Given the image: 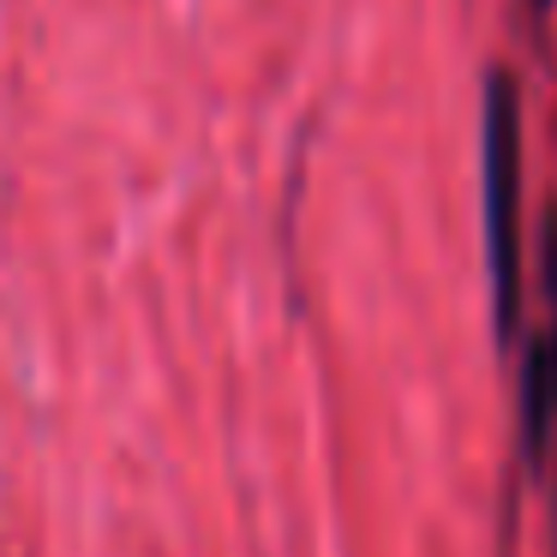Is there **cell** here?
I'll use <instances>...</instances> for the list:
<instances>
[{
    "label": "cell",
    "mask_w": 557,
    "mask_h": 557,
    "mask_svg": "<svg viewBox=\"0 0 557 557\" xmlns=\"http://www.w3.org/2000/svg\"><path fill=\"white\" fill-rule=\"evenodd\" d=\"M552 324L533 330V354L521 372V444L540 461L552 444V420H557V222H552Z\"/></svg>",
    "instance_id": "obj_2"
},
{
    "label": "cell",
    "mask_w": 557,
    "mask_h": 557,
    "mask_svg": "<svg viewBox=\"0 0 557 557\" xmlns=\"http://www.w3.org/2000/svg\"><path fill=\"white\" fill-rule=\"evenodd\" d=\"M521 102L516 78L497 66L485 78V234H492V276H497V330L516 336L521 318Z\"/></svg>",
    "instance_id": "obj_1"
},
{
    "label": "cell",
    "mask_w": 557,
    "mask_h": 557,
    "mask_svg": "<svg viewBox=\"0 0 557 557\" xmlns=\"http://www.w3.org/2000/svg\"><path fill=\"white\" fill-rule=\"evenodd\" d=\"M533 7H552V0H533Z\"/></svg>",
    "instance_id": "obj_3"
}]
</instances>
